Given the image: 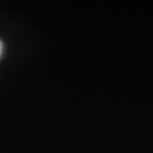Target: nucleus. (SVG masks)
<instances>
[{
    "label": "nucleus",
    "mask_w": 153,
    "mask_h": 153,
    "mask_svg": "<svg viewBox=\"0 0 153 153\" xmlns=\"http://www.w3.org/2000/svg\"><path fill=\"white\" fill-rule=\"evenodd\" d=\"M1 49H3V45H1V42H0V55H1Z\"/></svg>",
    "instance_id": "nucleus-1"
}]
</instances>
